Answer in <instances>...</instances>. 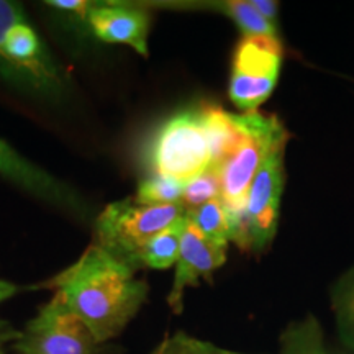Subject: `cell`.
Returning a JSON list of instances; mask_svg holds the SVG:
<instances>
[{"label":"cell","mask_w":354,"mask_h":354,"mask_svg":"<svg viewBox=\"0 0 354 354\" xmlns=\"http://www.w3.org/2000/svg\"><path fill=\"white\" fill-rule=\"evenodd\" d=\"M184 192V184L177 183L169 177L153 174L141 180L135 201L143 205H167V203H180Z\"/></svg>","instance_id":"ac0fdd59"},{"label":"cell","mask_w":354,"mask_h":354,"mask_svg":"<svg viewBox=\"0 0 354 354\" xmlns=\"http://www.w3.org/2000/svg\"><path fill=\"white\" fill-rule=\"evenodd\" d=\"M183 245L179 259L176 263L174 284L167 295V304L174 313H180L184 307V292L198 284L201 279H210L220 266L227 261V246L209 240L190 223L185 216Z\"/></svg>","instance_id":"30bf717a"},{"label":"cell","mask_w":354,"mask_h":354,"mask_svg":"<svg viewBox=\"0 0 354 354\" xmlns=\"http://www.w3.org/2000/svg\"><path fill=\"white\" fill-rule=\"evenodd\" d=\"M216 198H220L218 174L215 169H209L184 184L180 205L184 207L185 212H189L196 210L212 201H216Z\"/></svg>","instance_id":"ffe728a7"},{"label":"cell","mask_w":354,"mask_h":354,"mask_svg":"<svg viewBox=\"0 0 354 354\" xmlns=\"http://www.w3.org/2000/svg\"><path fill=\"white\" fill-rule=\"evenodd\" d=\"M153 174L189 183L210 169V151L201 109L172 115L156 131L148 149Z\"/></svg>","instance_id":"5b68a950"},{"label":"cell","mask_w":354,"mask_h":354,"mask_svg":"<svg viewBox=\"0 0 354 354\" xmlns=\"http://www.w3.org/2000/svg\"><path fill=\"white\" fill-rule=\"evenodd\" d=\"M0 354H6V353H2V351H0Z\"/></svg>","instance_id":"cb8c5ba5"},{"label":"cell","mask_w":354,"mask_h":354,"mask_svg":"<svg viewBox=\"0 0 354 354\" xmlns=\"http://www.w3.org/2000/svg\"><path fill=\"white\" fill-rule=\"evenodd\" d=\"M190 223L209 240L228 246L230 241V227L227 209L220 198L212 201L205 205L198 207L196 210L185 212Z\"/></svg>","instance_id":"2e32d148"},{"label":"cell","mask_w":354,"mask_h":354,"mask_svg":"<svg viewBox=\"0 0 354 354\" xmlns=\"http://www.w3.org/2000/svg\"><path fill=\"white\" fill-rule=\"evenodd\" d=\"M203 130L210 151V169H218L245 140L240 113L225 112L214 105L201 109Z\"/></svg>","instance_id":"7c38bea8"},{"label":"cell","mask_w":354,"mask_h":354,"mask_svg":"<svg viewBox=\"0 0 354 354\" xmlns=\"http://www.w3.org/2000/svg\"><path fill=\"white\" fill-rule=\"evenodd\" d=\"M135 271L94 243L48 287L56 289L102 344L120 335L145 304L148 286Z\"/></svg>","instance_id":"6da1fadb"},{"label":"cell","mask_w":354,"mask_h":354,"mask_svg":"<svg viewBox=\"0 0 354 354\" xmlns=\"http://www.w3.org/2000/svg\"><path fill=\"white\" fill-rule=\"evenodd\" d=\"M100 343L59 294L39 310L19 335L20 354H97Z\"/></svg>","instance_id":"52a82bcc"},{"label":"cell","mask_w":354,"mask_h":354,"mask_svg":"<svg viewBox=\"0 0 354 354\" xmlns=\"http://www.w3.org/2000/svg\"><path fill=\"white\" fill-rule=\"evenodd\" d=\"M253 7L258 10V13L263 19H266L269 24L274 25V20H277L279 13V3L272 2V0H251Z\"/></svg>","instance_id":"7402d4cb"},{"label":"cell","mask_w":354,"mask_h":354,"mask_svg":"<svg viewBox=\"0 0 354 354\" xmlns=\"http://www.w3.org/2000/svg\"><path fill=\"white\" fill-rule=\"evenodd\" d=\"M245 128V140L238 149L216 171L220 180V201L228 207L246 205L256 174L268 158L286 148L289 133L276 115H264L258 110L240 113Z\"/></svg>","instance_id":"277c9868"},{"label":"cell","mask_w":354,"mask_h":354,"mask_svg":"<svg viewBox=\"0 0 354 354\" xmlns=\"http://www.w3.org/2000/svg\"><path fill=\"white\" fill-rule=\"evenodd\" d=\"M282 43L277 37L254 35L238 43L233 56L228 94L238 109L253 112L276 87L282 64Z\"/></svg>","instance_id":"8992f818"},{"label":"cell","mask_w":354,"mask_h":354,"mask_svg":"<svg viewBox=\"0 0 354 354\" xmlns=\"http://www.w3.org/2000/svg\"><path fill=\"white\" fill-rule=\"evenodd\" d=\"M184 215L180 203L143 205L135 198L113 202L95 220V243L136 269L146 243Z\"/></svg>","instance_id":"3957f363"},{"label":"cell","mask_w":354,"mask_h":354,"mask_svg":"<svg viewBox=\"0 0 354 354\" xmlns=\"http://www.w3.org/2000/svg\"><path fill=\"white\" fill-rule=\"evenodd\" d=\"M333 310L339 338L346 346L354 349V268L333 287Z\"/></svg>","instance_id":"e0dca14e"},{"label":"cell","mask_w":354,"mask_h":354,"mask_svg":"<svg viewBox=\"0 0 354 354\" xmlns=\"http://www.w3.org/2000/svg\"><path fill=\"white\" fill-rule=\"evenodd\" d=\"M185 215L151 238L140 253V266L151 269H167L177 263L185 230Z\"/></svg>","instance_id":"4fadbf2b"},{"label":"cell","mask_w":354,"mask_h":354,"mask_svg":"<svg viewBox=\"0 0 354 354\" xmlns=\"http://www.w3.org/2000/svg\"><path fill=\"white\" fill-rule=\"evenodd\" d=\"M48 6L57 10H63L73 15L79 17L81 20L87 21L88 10H91L92 3L91 2H82V0H53V2H46Z\"/></svg>","instance_id":"44dd1931"},{"label":"cell","mask_w":354,"mask_h":354,"mask_svg":"<svg viewBox=\"0 0 354 354\" xmlns=\"http://www.w3.org/2000/svg\"><path fill=\"white\" fill-rule=\"evenodd\" d=\"M149 13L143 7L123 3H92L87 25L92 33L105 43L131 46L138 55L148 57Z\"/></svg>","instance_id":"8fae6325"},{"label":"cell","mask_w":354,"mask_h":354,"mask_svg":"<svg viewBox=\"0 0 354 354\" xmlns=\"http://www.w3.org/2000/svg\"><path fill=\"white\" fill-rule=\"evenodd\" d=\"M149 354H246L240 351L216 346V344L205 342V339L190 336L184 331H177L174 335H167L158 346Z\"/></svg>","instance_id":"d6986e66"},{"label":"cell","mask_w":354,"mask_h":354,"mask_svg":"<svg viewBox=\"0 0 354 354\" xmlns=\"http://www.w3.org/2000/svg\"><path fill=\"white\" fill-rule=\"evenodd\" d=\"M0 176L6 177L17 187L24 189L25 192L32 194L33 197L73 214L79 220H87L91 215V209L81 194L63 180L56 179L50 172L33 165L2 138H0Z\"/></svg>","instance_id":"9c48e42d"},{"label":"cell","mask_w":354,"mask_h":354,"mask_svg":"<svg viewBox=\"0 0 354 354\" xmlns=\"http://www.w3.org/2000/svg\"><path fill=\"white\" fill-rule=\"evenodd\" d=\"M284 149H277L268 158L248 192L245 216L250 234V251L254 253L264 251L277 233L279 210L286 180Z\"/></svg>","instance_id":"ba28073f"},{"label":"cell","mask_w":354,"mask_h":354,"mask_svg":"<svg viewBox=\"0 0 354 354\" xmlns=\"http://www.w3.org/2000/svg\"><path fill=\"white\" fill-rule=\"evenodd\" d=\"M0 82L50 104H59L68 94L63 73L24 8L8 0H0Z\"/></svg>","instance_id":"7a4b0ae2"},{"label":"cell","mask_w":354,"mask_h":354,"mask_svg":"<svg viewBox=\"0 0 354 354\" xmlns=\"http://www.w3.org/2000/svg\"><path fill=\"white\" fill-rule=\"evenodd\" d=\"M281 354H333L325 348L323 331L315 317L290 323L281 336Z\"/></svg>","instance_id":"5bb4252c"},{"label":"cell","mask_w":354,"mask_h":354,"mask_svg":"<svg viewBox=\"0 0 354 354\" xmlns=\"http://www.w3.org/2000/svg\"><path fill=\"white\" fill-rule=\"evenodd\" d=\"M17 290H19V287L10 284V282L0 281V304H2L3 300L10 299Z\"/></svg>","instance_id":"603a6c76"},{"label":"cell","mask_w":354,"mask_h":354,"mask_svg":"<svg viewBox=\"0 0 354 354\" xmlns=\"http://www.w3.org/2000/svg\"><path fill=\"white\" fill-rule=\"evenodd\" d=\"M205 6L207 10H216L225 13L228 19H232L238 28L245 33V37H254V35H269L277 37L276 26L269 24L268 20L259 15L253 3L248 0H232V2H210L201 3Z\"/></svg>","instance_id":"9a60e30c"}]
</instances>
